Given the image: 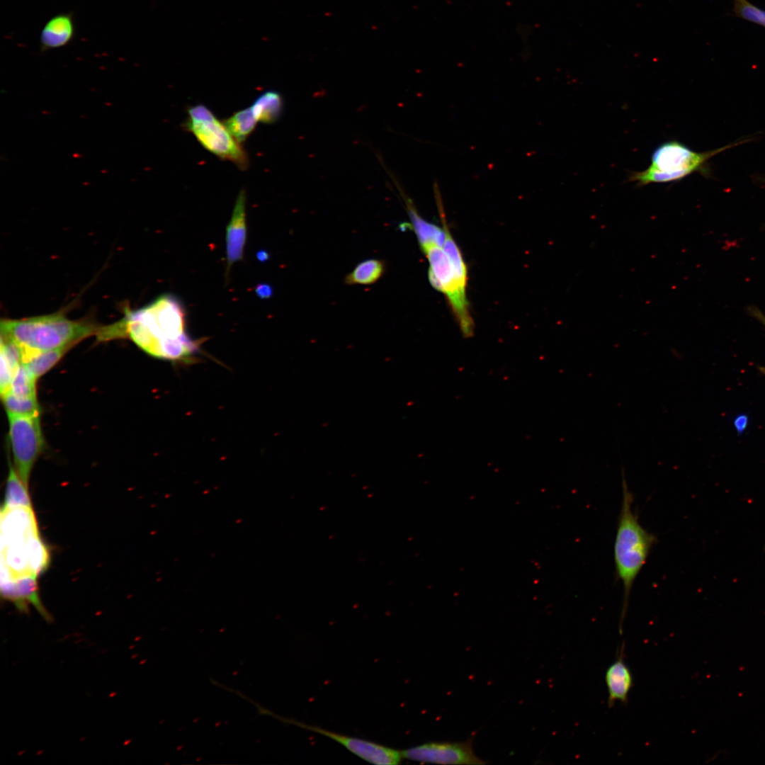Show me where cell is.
<instances>
[{"mask_svg": "<svg viewBox=\"0 0 765 765\" xmlns=\"http://www.w3.org/2000/svg\"><path fill=\"white\" fill-rule=\"evenodd\" d=\"M625 645L617 653L616 660L608 667L605 680L608 693V704L612 707L617 701L626 703L633 685L632 673L625 662Z\"/></svg>", "mask_w": 765, "mask_h": 765, "instance_id": "13", "label": "cell"}, {"mask_svg": "<svg viewBox=\"0 0 765 765\" xmlns=\"http://www.w3.org/2000/svg\"><path fill=\"white\" fill-rule=\"evenodd\" d=\"M731 146L697 152L676 140L667 141L652 152L650 166L642 171L632 172L628 181L635 182L640 187L650 183L679 181L701 170L710 157Z\"/></svg>", "mask_w": 765, "mask_h": 765, "instance_id": "4", "label": "cell"}, {"mask_svg": "<svg viewBox=\"0 0 765 765\" xmlns=\"http://www.w3.org/2000/svg\"><path fill=\"white\" fill-rule=\"evenodd\" d=\"M762 370L765 373V368H763Z\"/></svg>", "mask_w": 765, "mask_h": 765, "instance_id": "27", "label": "cell"}, {"mask_svg": "<svg viewBox=\"0 0 765 765\" xmlns=\"http://www.w3.org/2000/svg\"><path fill=\"white\" fill-rule=\"evenodd\" d=\"M736 11L742 18L765 26V11L749 4L746 0H735Z\"/></svg>", "mask_w": 765, "mask_h": 765, "instance_id": "23", "label": "cell"}, {"mask_svg": "<svg viewBox=\"0 0 765 765\" xmlns=\"http://www.w3.org/2000/svg\"><path fill=\"white\" fill-rule=\"evenodd\" d=\"M7 415L14 468L28 487L30 472L45 445L40 415Z\"/></svg>", "mask_w": 765, "mask_h": 765, "instance_id": "7", "label": "cell"}, {"mask_svg": "<svg viewBox=\"0 0 765 765\" xmlns=\"http://www.w3.org/2000/svg\"><path fill=\"white\" fill-rule=\"evenodd\" d=\"M36 380L25 365L21 363L13 373L8 392L20 397L36 396Z\"/></svg>", "mask_w": 765, "mask_h": 765, "instance_id": "21", "label": "cell"}, {"mask_svg": "<svg viewBox=\"0 0 765 765\" xmlns=\"http://www.w3.org/2000/svg\"><path fill=\"white\" fill-rule=\"evenodd\" d=\"M256 293L261 298H266L271 295L272 289L267 284H261L256 288Z\"/></svg>", "mask_w": 765, "mask_h": 765, "instance_id": "24", "label": "cell"}, {"mask_svg": "<svg viewBox=\"0 0 765 765\" xmlns=\"http://www.w3.org/2000/svg\"><path fill=\"white\" fill-rule=\"evenodd\" d=\"M622 489L621 507L618 517L613 544L616 578L621 582L623 590L619 628L620 633L633 584L646 564L652 548L657 542L655 535L642 526L638 516L633 510L634 496L628 486L623 473Z\"/></svg>", "mask_w": 765, "mask_h": 765, "instance_id": "2", "label": "cell"}, {"mask_svg": "<svg viewBox=\"0 0 765 765\" xmlns=\"http://www.w3.org/2000/svg\"><path fill=\"white\" fill-rule=\"evenodd\" d=\"M258 122L271 124L280 117L283 110V99L276 91L262 93L250 106Z\"/></svg>", "mask_w": 765, "mask_h": 765, "instance_id": "15", "label": "cell"}, {"mask_svg": "<svg viewBox=\"0 0 765 765\" xmlns=\"http://www.w3.org/2000/svg\"><path fill=\"white\" fill-rule=\"evenodd\" d=\"M185 329V310L181 301L170 294L127 312L125 317L112 327L113 331L125 330L148 354L166 360H178L195 351L196 346Z\"/></svg>", "mask_w": 765, "mask_h": 765, "instance_id": "1", "label": "cell"}, {"mask_svg": "<svg viewBox=\"0 0 765 765\" xmlns=\"http://www.w3.org/2000/svg\"><path fill=\"white\" fill-rule=\"evenodd\" d=\"M15 507L33 509L28 487L24 484L15 468L12 465H9L6 484L5 500L2 508Z\"/></svg>", "mask_w": 765, "mask_h": 765, "instance_id": "16", "label": "cell"}, {"mask_svg": "<svg viewBox=\"0 0 765 765\" xmlns=\"http://www.w3.org/2000/svg\"><path fill=\"white\" fill-rule=\"evenodd\" d=\"M7 414L21 416L40 415V406L36 396L20 397L11 392L1 395Z\"/></svg>", "mask_w": 765, "mask_h": 765, "instance_id": "20", "label": "cell"}, {"mask_svg": "<svg viewBox=\"0 0 765 765\" xmlns=\"http://www.w3.org/2000/svg\"><path fill=\"white\" fill-rule=\"evenodd\" d=\"M429 260L431 285L446 295L465 338L474 334V322L469 312L465 288L458 280L446 252L435 244L421 245Z\"/></svg>", "mask_w": 765, "mask_h": 765, "instance_id": "6", "label": "cell"}, {"mask_svg": "<svg viewBox=\"0 0 765 765\" xmlns=\"http://www.w3.org/2000/svg\"><path fill=\"white\" fill-rule=\"evenodd\" d=\"M76 35V24L72 13H60L50 18L40 35L41 52L68 45Z\"/></svg>", "mask_w": 765, "mask_h": 765, "instance_id": "12", "label": "cell"}, {"mask_svg": "<svg viewBox=\"0 0 765 765\" xmlns=\"http://www.w3.org/2000/svg\"><path fill=\"white\" fill-rule=\"evenodd\" d=\"M36 579L37 576L28 574L1 581V594L22 612H27L28 606L33 605L40 614L49 621L51 617L39 598Z\"/></svg>", "mask_w": 765, "mask_h": 765, "instance_id": "10", "label": "cell"}, {"mask_svg": "<svg viewBox=\"0 0 765 765\" xmlns=\"http://www.w3.org/2000/svg\"><path fill=\"white\" fill-rule=\"evenodd\" d=\"M749 312L756 319L759 320L765 327V315L758 308L752 307L749 308Z\"/></svg>", "mask_w": 765, "mask_h": 765, "instance_id": "25", "label": "cell"}, {"mask_svg": "<svg viewBox=\"0 0 765 765\" xmlns=\"http://www.w3.org/2000/svg\"><path fill=\"white\" fill-rule=\"evenodd\" d=\"M397 187L404 200L414 231L418 238L420 246L427 244H435L440 246H443L446 238V233L443 228L442 230V228L424 220L418 214L409 198H408L402 191L400 188V186H397Z\"/></svg>", "mask_w": 765, "mask_h": 765, "instance_id": "14", "label": "cell"}, {"mask_svg": "<svg viewBox=\"0 0 765 765\" xmlns=\"http://www.w3.org/2000/svg\"><path fill=\"white\" fill-rule=\"evenodd\" d=\"M97 330L99 329L94 324L72 320L62 312L1 321V336L20 347L22 363L35 353L70 347Z\"/></svg>", "mask_w": 765, "mask_h": 765, "instance_id": "3", "label": "cell"}, {"mask_svg": "<svg viewBox=\"0 0 765 765\" xmlns=\"http://www.w3.org/2000/svg\"><path fill=\"white\" fill-rule=\"evenodd\" d=\"M747 424V418L744 415L738 416L735 421V426L737 430L739 431H743L746 428Z\"/></svg>", "mask_w": 765, "mask_h": 765, "instance_id": "26", "label": "cell"}, {"mask_svg": "<svg viewBox=\"0 0 765 765\" xmlns=\"http://www.w3.org/2000/svg\"><path fill=\"white\" fill-rule=\"evenodd\" d=\"M28 557L30 570L37 577L48 566L50 554L39 534L29 540Z\"/></svg>", "mask_w": 765, "mask_h": 765, "instance_id": "22", "label": "cell"}, {"mask_svg": "<svg viewBox=\"0 0 765 765\" xmlns=\"http://www.w3.org/2000/svg\"><path fill=\"white\" fill-rule=\"evenodd\" d=\"M187 113L183 127L205 149L221 159L232 162L241 170L248 168L246 152L208 107L203 104L192 106L187 109Z\"/></svg>", "mask_w": 765, "mask_h": 765, "instance_id": "5", "label": "cell"}, {"mask_svg": "<svg viewBox=\"0 0 765 765\" xmlns=\"http://www.w3.org/2000/svg\"><path fill=\"white\" fill-rule=\"evenodd\" d=\"M293 724L310 731L324 735L345 747L351 753L363 759L378 765H395L402 759L401 752L365 740L332 732L319 727L298 722Z\"/></svg>", "mask_w": 765, "mask_h": 765, "instance_id": "9", "label": "cell"}, {"mask_svg": "<svg viewBox=\"0 0 765 765\" xmlns=\"http://www.w3.org/2000/svg\"><path fill=\"white\" fill-rule=\"evenodd\" d=\"M257 120L251 107L234 113L223 123L232 136L239 142H244L254 130Z\"/></svg>", "mask_w": 765, "mask_h": 765, "instance_id": "17", "label": "cell"}, {"mask_svg": "<svg viewBox=\"0 0 765 765\" xmlns=\"http://www.w3.org/2000/svg\"><path fill=\"white\" fill-rule=\"evenodd\" d=\"M473 737L465 742H431L401 751L402 759L442 764L480 765L487 762L473 749Z\"/></svg>", "mask_w": 765, "mask_h": 765, "instance_id": "8", "label": "cell"}, {"mask_svg": "<svg viewBox=\"0 0 765 765\" xmlns=\"http://www.w3.org/2000/svg\"><path fill=\"white\" fill-rule=\"evenodd\" d=\"M69 347H64L33 354L23 364L38 379L51 369L64 355Z\"/></svg>", "mask_w": 765, "mask_h": 765, "instance_id": "19", "label": "cell"}, {"mask_svg": "<svg viewBox=\"0 0 765 765\" xmlns=\"http://www.w3.org/2000/svg\"><path fill=\"white\" fill-rule=\"evenodd\" d=\"M246 239V193L241 190L237 198L231 219L226 228V254L228 271L243 258Z\"/></svg>", "mask_w": 765, "mask_h": 765, "instance_id": "11", "label": "cell"}, {"mask_svg": "<svg viewBox=\"0 0 765 765\" xmlns=\"http://www.w3.org/2000/svg\"><path fill=\"white\" fill-rule=\"evenodd\" d=\"M385 271V263L369 259L360 263L345 278L346 284L368 285L378 281Z\"/></svg>", "mask_w": 765, "mask_h": 765, "instance_id": "18", "label": "cell"}]
</instances>
